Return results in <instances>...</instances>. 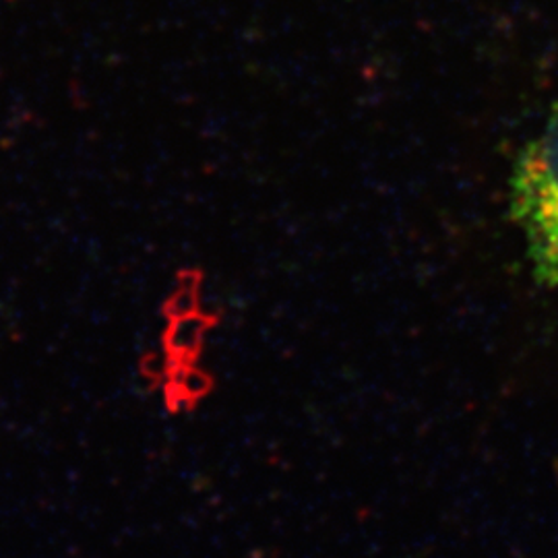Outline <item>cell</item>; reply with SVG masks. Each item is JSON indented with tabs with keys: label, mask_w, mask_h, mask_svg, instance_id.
I'll list each match as a JSON object with an SVG mask.
<instances>
[{
	"label": "cell",
	"mask_w": 558,
	"mask_h": 558,
	"mask_svg": "<svg viewBox=\"0 0 558 558\" xmlns=\"http://www.w3.org/2000/svg\"><path fill=\"white\" fill-rule=\"evenodd\" d=\"M509 207L534 276L558 288V101L515 158Z\"/></svg>",
	"instance_id": "6da1fadb"
},
{
	"label": "cell",
	"mask_w": 558,
	"mask_h": 558,
	"mask_svg": "<svg viewBox=\"0 0 558 558\" xmlns=\"http://www.w3.org/2000/svg\"><path fill=\"white\" fill-rule=\"evenodd\" d=\"M168 329L163 333V348H168L177 360L193 362L201 354L205 338L214 325V320L195 313L184 319L168 320Z\"/></svg>",
	"instance_id": "7a4b0ae2"
},
{
	"label": "cell",
	"mask_w": 558,
	"mask_h": 558,
	"mask_svg": "<svg viewBox=\"0 0 558 558\" xmlns=\"http://www.w3.org/2000/svg\"><path fill=\"white\" fill-rule=\"evenodd\" d=\"M201 283L203 279L197 271H182L174 292L163 302V317L177 320L199 313Z\"/></svg>",
	"instance_id": "3957f363"
},
{
	"label": "cell",
	"mask_w": 558,
	"mask_h": 558,
	"mask_svg": "<svg viewBox=\"0 0 558 558\" xmlns=\"http://www.w3.org/2000/svg\"><path fill=\"white\" fill-rule=\"evenodd\" d=\"M174 364H177V356L168 348L147 352L140 360L141 377L151 380L154 385H158L161 380H168Z\"/></svg>",
	"instance_id": "277c9868"
},
{
	"label": "cell",
	"mask_w": 558,
	"mask_h": 558,
	"mask_svg": "<svg viewBox=\"0 0 558 558\" xmlns=\"http://www.w3.org/2000/svg\"><path fill=\"white\" fill-rule=\"evenodd\" d=\"M177 389H180V393H184L186 398L193 399L197 403L199 399L207 398L211 393L214 377L205 368H201V366L191 362V364H186L184 375H182Z\"/></svg>",
	"instance_id": "5b68a950"
}]
</instances>
